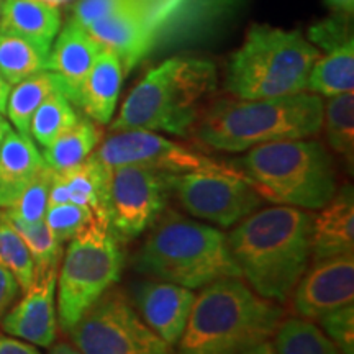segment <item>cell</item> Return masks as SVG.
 <instances>
[{"instance_id": "ac0fdd59", "label": "cell", "mask_w": 354, "mask_h": 354, "mask_svg": "<svg viewBox=\"0 0 354 354\" xmlns=\"http://www.w3.org/2000/svg\"><path fill=\"white\" fill-rule=\"evenodd\" d=\"M110 176L112 169L91 154L73 169L53 174L50 205L76 203L92 210L97 218L109 221Z\"/></svg>"}, {"instance_id": "30bf717a", "label": "cell", "mask_w": 354, "mask_h": 354, "mask_svg": "<svg viewBox=\"0 0 354 354\" xmlns=\"http://www.w3.org/2000/svg\"><path fill=\"white\" fill-rule=\"evenodd\" d=\"M171 190L185 212L223 228L236 225L264 202L250 177L240 169L171 174Z\"/></svg>"}, {"instance_id": "7402d4cb", "label": "cell", "mask_w": 354, "mask_h": 354, "mask_svg": "<svg viewBox=\"0 0 354 354\" xmlns=\"http://www.w3.org/2000/svg\"><path fill=\"white\" fill-rule=\"evenodd\" d=\"M61 30V15L56 7L38 0H3L0 32L21 37L44 51L51 50Z\"/></svg>"}, {"instance_id": "ba28073f", "label": "cell", "mask_w": 354, "mask_h": 354, "mask_svg": "<svg viewBox=\"0 0 354 354\" xmlns=\"http://www.w3.org/2000/svg\"><path fill=\"white\" fill-rule=\"evenodd\" d=\"M56 282L57 320L66 333L84 313L112 289L122 276L120 236L109 221L94 218L69 241L61 258Z\"/></svg>"}, {"instance_id": "b9f144b4", "label": "cell", "mask_w": 354, "mask_h": 354, "mask_svg": "<svg viewBox=\"0 0 354 354\" xmlns=\"http://www.w3.org/2000/svg\"><path fill=\"white\" fill-rule=\"evenodd\" d=\"M241 354H276V349H274V343L264 342V343L258 344V346L250 348L248 351L241 353Z\"/></svg>"}, {"instance_id": "9a60e30c", "label": "cell", "mask_w": 354, "mask_h": 354, "mask_svg": "<svg viewBox=\"0 0 354 354\" xmlns=\"http://www.w3.org/2000/svg\"><path fill=\"white\" fill-rule=\"evenodd\" d=\"M56 282L57 269L35 276L24 297L7 310L0 330L35 346H53L57 335Z\"/></svg>"}, {"instance_id": "d4e9b609", "label": "cell", "mask_w": 354, "mask_h": 354, "mask_svg": "<svg viewBox=\"0 0 354 354\" xmlns=\"http://www.w3.org/2000/svg\"><path fill=\"white\" fill-rule=\"evenodd\" d=\"M56 91H61L59 82L50 71H41L12 86L6 113L15 130L30 135V122L33 113Z\"/></svg>"}, {"instance_id": "8d00e7d4", "label": "cell", "mask_w": 354, "mask_h": 354, "mask_svg": "<svg viewBox=\"0 0 354 354\" xmlns=\"http://www.w3.org/2000/svg\"><path fill=\"white\" fill-rule=\"evenodd\" d=\"M138 2L141 0H79L74 7L73 20L84 28H88L94 21L135 6Z\"/></svg>"}, {"instance_id": "836d02e7", "label": "cell", "mask_w": 354, "mask_h": 354, "mask_svg": "<svg viewBox=\"0 0 354 354\" xmlns=\"http://www.w3.org/2000/svg\"><path fill=\"white\" fill-rule=\"evenodd\" d=\"M94 218L97 216L92 214V210L76 205V203L48 205L46 215H44V221L61 245L76 238L94 221Z\"/></svg>"}, {"instance_id": "f546056e", "label": "cell", "mask_w": 354, "mask_h": 354, "mask_svg": "<svg viewBox=\"0 0 354 354\" xmlns=\"http://www.w3.org/2000/svg\"><path fill=\"white\" fill-rule=\"evenodd\" d=\"M238 0H184L172 13L159 41L192 35L228 12Z\"/></svg>"}, {"instance_id": "9c48e42d", "label": "cell", "mask_w": 354, "mask_h": 354, "mask_svg": "<svg viewBox=\"0 0 354 354\" xmlns=\"http://www.w3.org/2000/svg\"><path fill=\"white\" fill-rule=\"evenodd\" d=\"M68 335L82 354H174L117 289L105 292Z\"/></svg>"}, {"instance_id": "f6af8a7d", "label": "cell", "mask_w": 354, "mask_h": 354, "mask_svg": "<svg viewBox=\"0 0 354 354\" xmlns=\"http://www.w3.org/2000/svg\"><path fill=\"white\" fill-rule=\"evenodd\" d=\"M38 2H43V3H46V6H51V7H61V6H64V3H69V2H73V0H38Z\"/></svg>"}, {"instance_id": "44dd1931", "label": "cell", "mask_w": 354, "mask_h": 354, "mask_svg": "<svg viewBox=\"0 0 354 354\" xmlns=\"http://www.w3.org/2000/svg\"><path fill=\"white\" fill-rule=\"evenodd\" d=\"M123 76L125 71L120 57L109 48H104L84 81L79 95L77 107L84 110L88 120L99 125L112 122L120 97Z\"/></svg>"}, {"instance_id": "4dcf8cb0", "label": "cell", "mask_w": 354, "mask_h": 354, "mask_svg": "<svg viewBox=\"0 0 354 354\" xmlns=\"http://www.w3.org/2000/svg\"><path fill=\"white\" fill-rule=\"evenodd\" d=\"M0 266L12 274L20 292L32 286L35 277L32 254L3 210L0 212Z\"/></svg>"}, {"instance_id": "d590c367", "label": "cell", "mask_w": 354, "mask_h": 354, "mask_svg": "<svg viewBox=\"0 0 354 354\" xmlns=\"http://www.w3.org/2000/svg\"><path fill=\"white\" fill-rule=\"evenodd\" d=\"M346 17L348 15H338L335 19L323 20L312 26L308 30V41L317 44V48H322L326 53L343 46L344 43L353 41L351 28L348 26Z\"/></svg>"}, {"instance_id": "e575fe53", "label": "cell", "mask_w": 354, "mask_h": 354, "mask_svg": "<svg viewBox=\"0 0 354 354\" xmlns=\"http://www.w3.org/2000/svg\"><path fill=\"white\" fill-rule=\"evenodd\" d=\"M320 322L325 333L342 354H354V305L326 313Z\"/></svg>"}, {"instance_id": "7a4b0ae2", "label": "cell", "mask_w": 354, "mask_h": 354, "mask_svg": "<svg viewBox=\"0 0 354 354\" xmlns=\"http://www.w3.org/2000/svg\"><path fill=\"white\" fill-rule=\"evenodd\" d=\"M323 110L322 97L312 92L254 100L223 97L202 110L190 133L215 151L243 153L274 141L313 138L322 131Z\"/></svg>"}, {"instance_id": "52a82bcc", "label": "cell", "mask_w": 354, "mask_h": 354, "mask_svg": "<svg viewBox=\"0 0 354 354\" xmlns=\"http://www.w3.org/2000/svg\"><path fill=\"white\" fill-rule=\"evenodd\" d=\"M264 201L304 210H320L336 190L328 149L317 140H284L254 146L236 162Z\"/></svg>"}, {"instance_id": "4fadbf2b", "label": "cell", "mask_w": 354, "mask_h": 354, "mask_svg": "<svg viewBox=\"0 0 354 354\" xmlns=\"http://www.w3.org/2000/svg\"><path fill=\"white\" fill-rule=\"evenodd\" d=\"M184 0H141L97 20L87 28L104 48L120 57L123 71L130 73L159 43L162 30Z\"/></svg>"}, {"instance_id": "1f68e13d", "label": "cell", "mask_w": 354, "mask_h": 354, "mask_svg": "<svg viewBox=\"0 0 354 354\" xmlns=\"http://www.w3.org/2000/svg\"><path fill=\"white\" fill-rule=\"evenodd\" d=\"M8 216V215H7ZM10 218V216H8ZM13 227L24 238L30 254H32L35 264V276L44 274L53 269H59L61 258H63V245L56 240L46 221H38V223H25V221L10 218Z\"/></svg>"}, {"instance_id": "7c38bea8", "label": "cell", "mask_w": 354, "mask_h": 354, "mask_svg": "<svg viewBox=\"0 0 354 354\" xmlns=\"http://www.w3.org/2000/svg\"><path fill=\"white\" fill-rule=\"evenodd\" d=\"M171 194L169 172L140 165L113 167L109 190L110 227L127 240L140 236L162 215Z\"/></svg>"}, {"instance_id": "8992f818", "label": "cell", "mask_w": 354, "mask_h": 354, "mask_svg": "<svg viewBox=\"0 0 354 354\" xmlns=\"http://www.w3.org/2000/svg\"><path fill=\"white\" fill-rule=\"evenodd\" d=\"M320 50L299 30L253 25L230 56L225 88L238 99H271L307 92L310 71Z\"/></svg>"}, {"instance_id": "f35d334b", "label": "cell", "mask_w": 354, "mask_h": 354, "mask_svg": "<svg viewBox=\"0 0 354 354\" xmlns=\"http://www.w3.org/2000/svg\"><path fill=\"white\" fill-rule=\"evenodd\" d=\"M0 354H43L35 344L10 335H0Z\"/></svg>"}, {"instance_id": "3957f363", "label": "cell", "mask_w": 354, "mask_h": 354, "mask_svg": "<svg viewBox=\"0 0 354 354\" xmlns=\"http://www.w3.org/2000/svg\"><path fill=\"white\" fill-rule=\"evenodd\" d=\"M241 277H225L202 287L177 354H241L269 342L284 310L261 297Z\"/></svg>"}, {"instance_id": "5b68a950", "label": "cell", "mask_w": 354, "mask_h": 354, "mask_svg": "<svg viewBox=\"0 0 354 354\" xmlns=\"http://www.w3.org/2000/svg\"><path fill=\"white\" fill-rule=\"evenodd\" d=\"M135 269L192 290L225 277H241L227 234L176 214L156 220L136 254Z\"/></svg>"}, {"instance_id": "2e32d148", "label": "cell", "mask_w": 354, "mask_h": 354, "mask_svg": "<svg viewBox=\"0 0 354 354\" xmlns=\"http://www.w3.org/2000/svg\"><path fill=\"white\" fill-rule=\"evenodd\" d=\"M196 295L192 289L158 279L136 287L135 302L141 318L174 348L187 325Z\"/></svg>"}, {"instance_id": "7bdbcfd3", "label": "cell", "mask_w": 354, "mask_h": 354, "mask_svg": "<svg viewBox=\"0 0 354 354\" xmlns=\"http://www.w3.org/2000/svg\"><path fill=\"white\" fill-rule=\"evenodd\" d=\"M50 354H82V353L79 351L77 348H73L69 346V344L61 343V344H56V346L51 349Z\"/></svg>"}, {"instance_id": "8fae6325", "label": "cell", "mask_w": 354, "mask_h": 354, "mask_svg": "<svg viewBox=\"0 0 354 354\" xmlns=\"http://www.w3.org/2000/svg\"><path fill=\"white\" fill-rule=\"evenodd\" d=\"M92 154L110 169L125 165H140L169 174L198 171H238L234 165L216 161L197 151L196 148L177 143L166 136L158 135L156 131L148 130L112 131V135L102 141V145Z\"/></svg>"}, {"instance_id": "83f0119b", "label": "cell", "mask_w": 354, "mask_h": 354, "mask_svg": "<svg viewBox=\"0 0 354 354\" xmlns=\"http://www.w3.org/2000/svg\"><path fill=\"white\" fill-rule=\"evenodd\" d=\"M79 118L81 117L74 109L73 102L63 92L56 91L33 113L30 122V136L41 148H48L63 133L76 125Z\"/></svg>"}, {"instance_id": "ffe728a7", "label": "cell", "mask_w": 354, "mask_h": 354, "mask_svg": "<svg viewBox=\"0 0 354 354\" xmlns=\"http://www.w3.org/2000/svg\"><path fill=\"white\" fill-rule=\"evenodd\" d=\"M44 167L32 136L10 128L0 146V209H10Z\"/></svg>"}, {"instance_id": "f1b7e54d", "label": "cell", "mask_w": 354, "mask_h": 354, "mask_svg": "<svg viewBox=\"0 0 354 354\" xmlns=\"http://www.w3.org/2000/svg\"><path fill=\"white\" fill-rule=\"evenodd\" d=\"M330 148L349 166L354 161V95L353 92L330 97L323 110V127Z\"/></svg>"}, {"instance_id": "603a6c76", "label": "cell", "mask_w": 354, "mask_h": 354, "mask_svg": "<svg viewBox=\"0 0 354 354\" xmlns=\"http://www.w3.org/2000/svg\"><path fill=\"white\" fill-rule=\"evenodd\" d=\"M354 88V41L344 43L320 56L310 71L307 91L323 97H335Z\"/></svg>"}, {"instance_id": "484cf974", "label": "cell", "mask_w": 354, "mask_h": 354, "mask_svg": "<svg viewBox=\"0 0 354 354\" xmlns=\"http://www.w3.org/2000/svg\"><path fill=\"white\" fill-rule=\"evenodd\" d=\"M48 55L28 39L0 32V74L10 86L46 71Z\"/></svg>"}, {"instance_id": "5bb4252c", "label": "cell", "mask_w": 354, "mask_h": 354, "mask_svg": "<svg viewBox=\"0 0 354 354\" xmlns=\"http://www.w3.org/2000/svg\"><path fill=\"white\" fill-rule=\"evenodd\" d=\"M292 292L295 312L305 320H318L326 313L353 305L354 253L315 261Z\"/></svg>"}, {"instance_id": "ab89813d", "label": "cell", "mask_w": 354, "mask_h": 354, "mask_svg": "<svg viewBox=\"0 0 354 354\" xmlns=\"http://www.w3.org/2000/svg\"><path fill=\"white\" fill-rule=\"evenodd\" d=\"M325 6L336 15H351L354 10V0H325Z\"/></svg>"}, {"instance_id": "d6986e66", "label": "cell", "mask_w": 354, "mask_h": 354, "mask_svg": "<svg viewBox=\"0 0 354 354\" xmlns=\"http://www.w3.org/2000/svg\"><path fill=\"white\" fill-rule=\"evenodd\" d=\"M354 253V190L344 185L313 216L312 258L323 261Z\"/></svg>"}, {"instance_id": "6da1fadb", "label": "cell", "mask_w": 354, "mask_h": 354, "mask_svg": "<svg viewBox=\"0 0 354 354\" xmlns=\"http://www.w3.org/2000/svg\"><path fill=\"white\" fill-rule=\"evenodd\" d=\"M313 215L289 205L254 210L227 241L241 277L261 297L284 302L312 259Z\"/></svg>"}, {"instance_id": "bcb514c9", "label": "cell", "mask_w": 354, "mask_h": 354, "mask_svg": "<svg viewBox=\"0 0 354 354\" xmlns=\"http://www.w3.org/2000/svg\"><path fill=\"white\" fill-rule=\"evenodd\" d=\"M2 7H3V0H0V15H2Z\"/></svg>"}, {"instance_id": "60d3db41", "label": "cell", "mask_w": 354, "mask_h": 354, "mask_svg": "<svg viewBox=\"0 0 354 354\" xmlns=\"http://www.w3.org/2000/svg\"><path fill=\"white\" fill-rule=\"evenodd\" d=\"M12 86L8 84L6 79L2 77L0 74V113H6V107H7V99H8V92H10Z\"/></svg>"}, {"instance_id": "74e56055", "label": "cell", "mask_w": 354, "mask_h": 354, "mask_svg": "<svg viewBox=\"0 0 354 354\" xmlns=\"http://www.w3.org/2000/svg\"><path fill=\"white\" fill-rule=\"evenodd\" d=\"M19 294L20 287L17 284V281L7 269L0 266V322H2L7 310L15 302V299L19 297Z\"/></svg>"}, {"instance_id": "4316f807", "label": "cell", "mask_w": 354, "mask_h": 354, "mask_svg": "<svg viewBox=\"0 0 354 354\" xmlns=\"http://www.w3.org/2000/svg\"><path fill=\"white\" fill-rule=\"evenodd\" d=\"M274 336L276 354H342L322 328L302 317L282 320Z\"/></svg>"}, {"instance_id": "e0dca14e", "label": "cell", "mask_w": 354, "mask_h": 354, "mask_svg": "<svg viewBox=\"0 0 354 354\" xmlns=\"http://www.w3.org/2000/svg\"><path fill=\"white\" fill-rule=\"evenodd\" d=\"M102 50L104 46L87 32V28L74 20H69L53 41L46 71L55 74L61 92L73 105L79 104L82 84Z\"/></svg>"}, {"instance_id": "cb8c5ba5", "label": "cell", "mask_w": 354, "mask_h": 354, "mask_svg": "<svg viewBox=\"0 0 354 354\" xmlns=\"http://www.w3.org/2000/svg\"><path fill=\"white\" fill-rule=\"evenodd\" d=\"M100 143V130L92 120L79 118L73 128L57 138L55 143L44 148L43 159L55 172L73 169L86 161Z\"/></svg>"}, {"instance_id": "d6a6232c", "label": "cell", "mask_w": 354, "mask_h": 354, "mask_svg": "<svg viewBox=\"0 0 354 354\" xmlns=\"http://www.w3.org/2000/svg\"><path fill=\"white\" fill-rule=\"evenodd\" d=\"M53 169L44 167L37 179L24 190L10 209L3 210L10 218L25 221V223H38L44 220L48 205H50V190L53 183Z\"/></svg>"}, {"instance_id": "ee69618b", "label": "cell", "mask_w": 354, "mask_h": 354, "mask_svg": "<svg viewBox=\"0 0 354 354\" xmlns=\"http://www.w3.org/2000/svg\"><path fill=\"white\" fill-rule=\"evenodd\" d=\"M10 128H12L10 122H8L7 118L3 117V113H0V146H2L3 140H6V136H7V133L10 131Z\"/></svg>"}, {"instance_id": "277c9868", "label": "cell", "mask_w": 354, "mask_h": 354, "mask_svg": "<svg viewBox=\"0 0 354 354\" xmlns=\"http://www.w3.org/2000/svg\"><path fill=\"white\" fill-rule=\"evenodd\" d=\"M216 82V68L210 59L172 56L136 82L112 122V131L148 130L187 136Z\"/></svg>"}]
</instances>
